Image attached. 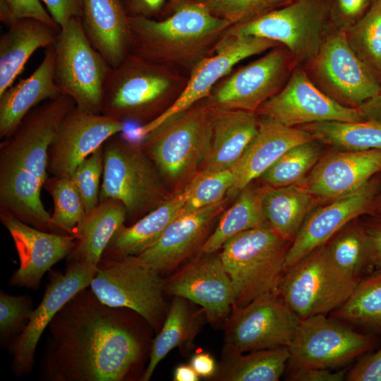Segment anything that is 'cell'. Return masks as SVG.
Instances as JSON below:
<instances>
[{"label":"cell","instance_id":"obj_41","mask_svg":"<svg viewBox=\"0 0 381 381\" xmlns=\"http://www.w3.org/2000/svg\"><path fill=\"white\" fill-rule=\"evenodd\" d=\"M44 188L54 202L51 222L55 233L74 236L76 227L85 214L83 200L70 177L47 178Z\"/></svg>","mask_w":381,"mask_h":381},{"label":"cell","instance_id":"obj_52","mask_svg":"<svg viewBox=\"0 0 381 381\" xmlns=\"http://www.w3.org/2000/svg\"><path fill=\"white\" fill-rule=\"evenodd\" d=\"M369 239L377 270H381V217L361 223Z\"/></svg>","mask_w":381,"mask_h":381},{"label":"cell","instance_id":"obj_10","mask_svg":"<svg viewBox=\"0 0 381 381\" xmlns=\"http://www.w3.org/2000/svg\"><path fill=\"white\" fill-rule=\"evenodd\" d=\"M360 280L339 270L325 244L304 256L282 276L276 292L301 319L339 308Z\"/></svg>","mask_w":381,"mask_h":381},{"label":"cell","instance_id":"obj_37","mask_svg":"<svg viewBox=\"0 0 381 381\" xmlns=\"http://www.w3.org/2000/svg\"><path fill=\"white\" fill-rule=\"evenodd\" d=\"M288 346L250 351L246 355H231L230 363L222 373L229 381H277L290 358Z\"/></svg>","mask_w":381,"mask_h":381},{"label":"cell","instance_id":"obj_27","mask_svg":"<svg viewBox=\"0 0 381 381\" xmlns=\"http://www.w3.org/2000/svg\"><path fill=\"white\" fill-rule=\"evenodd\" d=\"M210 106L212 135L200 170L231 169L255 135L259 119L256 112Z\"/></svg>","mask_w":381,"mask_h":381},{"label":"cell","instance_id":"obj_3","mask_svg":"<svg viewBox=\"0 0 381 381\" xmlns=\"http://www.w3.org/2000/svg\"><path fill=\"white\" fill-rule=\"evenodd\" d=\"M128 24L129 54L165 66L196 64L231 26L193 1L181 6L164 20L128 16Z\"/></svg>","mask_w":381,"mask_h":381},{"label":"cell","instance_id":"obj_33","mask_svg":"<svg viewBox=\"0 0 381 381\" xmlns=\"http://www.w3.org/2000/svg\"><path fill=\"white\" fill-rule=\"evenodd\" d=\"M263 191L264 186L259 188L251 183L243 188L198 253L216 252L226 241L241 232L255 228L270 227L262 208Z\"/></svg>","mask_w":381,"mask_h":381},{"label":"cell","instance_id":"obj_45","mask_svg":"<svg viewBox=\"0 0 381 381\" xmlns=\"http://www.w3.org/2000/svg\"><path fill=\"white\" fill-rule=\"evenodd\" d=\"M32 298L26 295L0 293V338L7 345L19 336L28 325L33 311Z\"/></svg>","mask_w":381,"mask_h":381},{"label":"cell","instance_id":"obj_28","mask_svg":"<svg viewBox=\"0 0 381 381\" xmlns=\"http://www.w3.org/2000/svg\"><path fill=\"white\" fill-rule=\"evenodd\" d=\"M54 44L46 48L40 64L28 78L0 95V138L10 136L39 104L61 95L54 81Z\"/></svg>","mask_w":381,"mask_h":381},{"label":"cell","instance_id":"obj_15","mask_svg":"<svg viewBox=\"0 0 381 381\" xmlns=\"http://www.w3.org/2000/svg\"><path fill=\"white\" fill-rule=\"evenodd\" d=\"M279 45L265 38L224 33L214 46L215 54L203 57L195 64L189 80L175 101L155 119L141 126L138 135L143 138L167 119L207 97L214 85L238 62Z\"/></svg>","mask_w":381,"mask_h":381},{"label":"cell","instance_id":"obj_35","mask_svg":"<svg viewBox=\"0 0 381 381\" xmlns=\"http://www.w3.org/2000/svg\"><path fill=\"white\" fill-rule=\"evenodd\" d=\"M315 140L348 150H381V122L323 121L299 126Z\"/></svg>","mask_w":381,"mask_h":381},{"label":"cell","instance_id":"obj_50","mask_svg":"<svg viewBox=\"0 0 381 381\" xmlns=\"http://www.w3.org/2000/svg\"><path fill=\"white\" fill-rule=\"evenodd\" d=\"M59 28L71 18L80 17L83 0H41Z\"/></svg>","mask_w":381,"mask_h":381},{"label":"cell","instance_id":"obj_32","mask_svg":"<svg viewBox=\"0 0 381 381\" xmlns=\"http://www.w3.org/2000/svg\"><path fill=\"white\" fill-rule=\"evenodd\" d=\"M318 198L302 185L264 186L262 208L269 226L291 243Z\"/></svg>","mask_w":381,"mask_h":381},{"label":"cell","instance_id":"obj_6","mask_svg":"<svg viewBox=\"0 0 381 381\" xmlns=\"http://www.w3.org/2000/svg\"><path fill=\"white\" fill-rule=\"evenodd\" d=\"M211 135V106L196 103L150 131L143 138L140 147L162 178L171 184H178L197 173Z\"/></svg>","mask_w":381,"mask_h":381},{"label":"cell","instance_id":"obj_14","mask_svg":"<svg viewBox=\"0 0 381 381\" xmlns=\"http://www.w3.org/2000/svg\"><path fill=\"white\" fill-rule=\"evenodd\" d=\"M373 344L371 336L353 331L337 320L326 315L310 316L301 319L288 346L289 365L332 370L370 351Z\"/></svg>","mask_w":381,"mask_h":381},{"label":"cell","instance_id":"obj_55","mask_svg":"<svg viewBox=\"0 0 381 381\" xmlns=\"http://www.w3.org/2000/svg\"><path fill=\"white\" fill-rule=\"evenodd\" d=\"M200 376L190 365H180L174 370L175 381H198Z\"/></svg>","mask_w":381,"mask_h":381},{"label":"cell","instance_id":"obj_49","mask_svg":"<svg viewBox=\"0 0 381 381\" xmlns=\"http://www.w3.org/2000/svg\"><path fill=\"white\" fill-rule=\"evenodd\" d=\"M344 371H332L330 369L290 365L287 377L291 381H342L346 378Z\"/></svg>","mask_w":381,"mask_h":381},{"label":"cell","instance_id":"obj_58","mask_svg":"<svg viewBox=\"0 0 381 381\" xmlns=\"http://www.w3.org/2000/svg\"><path fill=\"white\" fill-rule=\"evenodd\" d=\"M378 79H379V81H380V85H381V72L380 73V74L378 75Z\"/></svg>","mask_w":381,"mask_h":381},{"label":"cell","instance_id":"obj_29","mask_svg":"<svg viewBox=\"0 0 381 381\" xmlns=\"http://www.w3.org/2000/svg\"><path fill=\"white\" fill-rule=\"evenodd\" d=\"M0 37V95L11 87L35 51L54 44L60 28L20 18Z\"/></svg>","mask_w":381,"mask_h":381},{"label":"cell","instance_id":"obj_30","mask_svg":"<svg viewBox=\"0 0 381 381\" xmlns=\"http://www.w3.org/2000/svg\"><path fill=\"white\" fill-rule=\"evenodd\" d=\"M187 195L184 188L169 196L131 226L121 225L105 248L102 258L138 255L154 245L181 213Z\"/></svg>","mask_w":381,"mask_h":381},{"label":"cell","instance_id":"obj_24","mask_svg":"<svg viewBox=\"0 0 381 381\" xmlns=\"http://www.w3.org/2000/svg\"><path fill=\"white\" fill-rule=\"evenodd\" d=\"M227 199L194 212L180 214L166 229L160 238L138 256L161 275L176 268L195 251L207 237L216 217Z\"/></svg>","mask_w":381,"mask_h":381},{"label":"cell","instance_id":"obj_12","mask_svg":"<svg viewBox=\"0 0 381 381\" xmlns=\"http://www.w3.org/2000/svg\"><path fill=\"white\" fill-rule=\"evenodd\" d=\"M303 68L322 92L346 107L358 108L381 92L377 75L355 54L344 30L332 28L317 56Z\"/></svg>","mask_w":381,"mask_h":381},{"label":"cell","instance_id":"obj_57","mask_svg":"<svg viewBox=\"0 0 381 381\" xmlns=\"http://www.w3.org/2000/svg\"><path fill=\"white\" fill-rule=\"evenodd\" d=\"M377 210L381 212V193L377 200Z\"/></svg>","mask_w":381,"mask_h":381},{"label":"cell","instance_id":"obj_54","mask_svg":"<svg viewBox=\"0 0 381 381\" xmlns=\"http://www.w3.org/2000/svg\"><path fill=\"white\" fill-rule=\"evenodd\" d=\"M358 108L366 120H375L381 122V92L365 101Z\"/></svg>","mask_w":381,"mask_h":381},{"label":"cell","instance_id":"obj_2","mask_svg":"<svg viewBox=\"0 0 381 381\" xmlns=\"http://www.w3.org/2000/svg\"><path fill=\"white\" fill-rule=\"evenodd\" d=\"M75 105L63 95L39 104L0 145L1 210L45 231L55 233L41 199L48 178L49 149L61 121Z\"/></svg>","mask_w":381,"mask_h":381},{"label":"cell","instance_id":"obj_16","mask_svg":"<svg viewBox=\"0 0 381 381\" xmlns=\"http://www.w3.org/2000/svg\"><path fill=\"white\" fill-rule=\"evenodd\" d=\"M256 113L289 127L323 121L366 120L358 108L344 106L322 92L299 66L294 68L284 87Z\"/></svg>","mask_w":381,"mask_h":381},{"label":"cell","instance_id":"obj_48","mask_svg":"<svg viewBox=\"0 0 381 381\" xmlns=\"http://www.w3.org/2000/svg\"><path fill=\"white\" fill-rule=\"evenodd\" d=\"M8 2L15 21L30 18L59 27L47 8L42 6L41 0H8Z\"/></svg>","mask_w":381,"mask_h":381},{"label":"cell","instance_id":"obj_46","mask_svg":"<svg viewBox=\"0 0 381 381\" xmlns=\"http://www.w3.org/2000/svg\"><path fill=\"white\" fill-rule=\"evenodd\" d=\"M374 0H329L332 28L346 30L368 11Z\"/></svg>","mask_w":381,"mask_h":381},{"label":"cell","instance_id":"obj_31","mask_svg":"<svg viewBox=\"0 0 381 381\" xmlns=\"http://www.w3.org/2000/svg\"><path fill=\"white\" fill-rule=\"evenodd\" d=\"M126 219L124 205L112 199L99 202L93 210L85 212L76 227L75 246L67 257V263L97 267L110 240Z\"/></svg>","mask_w":381,"mask_h":381},{"label":"cell","instance_id":"obj_42","mask_svg":"<svg viewBox=\"0 0 381 381\" xmlns=\"http://www.w3.org/2000/svg\"><path fill=\"white\" fill-rule=\"evenodd\" d=\"M233 181L231 169L200 170L183 188L187 200L180 214L194 212L224 200Z\"/></svg>","mask_w":381,"mask_h":381},{"label":"cell","instance_id":"obj_56","mask_svg":"<svg viewBox=\"0 0 381 381\" xmlns=\"http://www.w3.org/2000/svg\"><path fill=\"white\" fill-rule=\"evenodd\" d=\"M188 1H190V0H169V4L171 8H174L176 10Z\"/></svg>","mask_w":381,"mask_h":381},{"label":"cell","instance_id":"obj_26","mask_svg":"<svg viewBox=\"0 0 381 381\" xmlns=\"http://www.w3.org/2000/svg\"><path fill=\"white\" fill-rule=\"evenodd\" d=\"M80 20L88 40L111 68L130 53L128 16L120 0H83Z\"/></svg>","mask_w":381,"mask_h":381},{"label":"cell","instance_id":"obj_5","mask_svg":"<svg viewBox=\"0 0 381 381\" xmlns=\"http://www.w3.org/2000/svg\"><path fill=\"white\" fill-rule=\"evenodd\" d=\"M103 150L99 202L120 201L127 217L139 219L169 197L160 172L140 145L115 135Z\"/></svg>","mask_w":381,"mask_h":381},{"label":"cell","instance_id":"obj_11","mask_svg":"<svg viewBox=\"0 0 381 381\" xmlns=\"http://www.w3.org/2000/svg\"><path fill=\"white\" fill-rule=\"evenodd\" d=\"M54 47V81L61 94L85 111L102 114L104 85L111 67L88 40L79 17L60 28Z\"/></svg>","mask_w":381,"mask_h":381},{"label":"cell","instance_id":"obj_17","mask_svg":"<svg viewBox=\"0 0 381 381\" xmlns=\"http://www.w3.org/2000/svg\"><path fill=\"white\" fill-rule=\"evenodd\" d=\"M296 66L289 50L283 45L276 47L234 73L208 102L223 109L256 112L284 87Z\"/></svg>","mask_w":381,"mask_h":381},{"label":"cell","instance_id":"obj_53","mask_svg":"<svg viewBox=\"0 0 381 381\" xmlns=\"http://www.w3.org/2000/svg\"><path fill=\"white\" fill-rule=\"evenodd\" d=\"M200 377H210L214 375L216 365L214 358L207 353L195 354L190 364Z\"/></svg>","mask_w":381,"mask_h":381},{"label":"cell","instance_id":"obj_22","mask_svg":"<svg viewBox=\"0 0 381 381\" xmlns=\"http://www.w3.org/2000/svg\"><path fill=\"white\" fill-rule=\"evenodd\" d=\"M376 188L375 183L369 180L353 191L313 209L286 252L284 274L309 253L325 244L346 224L368 212Z\"/></svg>","mask_w":381,"mask_h":381},{"label":"cell","instance_id":"obj_40","mask_svg":"<svg viewBox=\"0 0 381 381\" xmlns=\"http://www.w3.org/2000/svg\"><path fill=\"white\" fill-rule=\"evenodd\" d=\"M355 54L377 76L381 72V0H374L365 13L346 30Z\"/></svg>","mask_w":381,"mask_h":381},{"label":"cell","instance_id":"obj_39","mask_svg":"<svg viewBox=\"0 0 381 381\" xmlns=\"http://www.w3.org/2000/svg\"><path fill=\"white\" fill-rule=\"evenodd\" d=\"M320 155L316 140L298 145L283 154L258 179L267 186L284 187L300 184L307 177Z\"/></svg>","mask_w":381,"mask_h":381},{"label":"cell","instance_id":"obj_13","mask_svg":"<svg viewBox=\"0 0 381 381\" xmlns=\"http://www.w3.org/2000/svg\"><path fill=\"white\" fill-rule=\"evenodd\" d=\"M233 310L226 337L230 355L289 346L301 320L276 291Z\"/></svg>","mask_w":381,"mask_h":381},{"label":"cell","instance_id":"obj_21","mask_svg":"<svg viewBox=\"0 0 381 381\" xmlns=\"http://www.w3.org/2000/svg\"><path fill=\"white\" fill-rule=\"evenodd\" d=\"M199 254L164 279V292L200 306L210 321L218 322L233 309L232 284L219 254Z\"/></svg>","mask_w":381,"mask_h":381},{"label":"cell","instance_id":"obj_7","mask_svg":"<svg viewBox=\"0 0 381 381\" xmlns=\"http://www.w3.org/2000/svg\"><path fill=\"white\" fill-rule=\"evenodd\" d=\"M89 287L103 303L132 310L154 329L164 321V279L138 255L101 258Z\"/></svg>","mask_w":381,"mask_h":381},{"label":"cell","instance_id":"obj_19","mask_svg":"<svg viewBox=\"0 0 381 381\" xmlns=\"http://www.w3.org/2000/svg\"><path fill=\"white\" fill-rule=\"evenodd\" d=\"M125 122L74 106L66 114L50 144L48 171L68 176L111 137L125 130Z\"/></svg>","mask_w":381,"mask_h":381},{"label":"cell","instance_id":"obj_20","mask_svg":"<svg viewBox=\"0 0 381 381\" xmlns=\"http://www.w3.org/2000/svg\"><path fill=\"white\" fill-rule=\"evenodd\" d=\"M0 219L13 241L20 261L11 277V286L38 289L44 274L75 246V236L38 229L6 210H0Z\"/></svg>","mask_w":381,"mask_h":381},{"label":"cell","instance_id":"obj_4","mask_svg":"<svg viewBox=\"0 0 381 381\" xmlns=\"http://www.w3.org/2000/svg\"><path fill=\"white\" fill-rule=\"evenodd\" d=\"M291 244L270 227L241 232L224 243L219 257L232 284L233 309L276 291Z\"/></svg>","mask_w":381,"mask_h":381},{"label":"cell","instance_id":"obj_8","mask_svg":"<svg viewBox=\"0 0 381 381\" xmlns=\"http://www.w3.org/2000/svg\"><path fill=\"white\" fill-rule=\"evenodd\" d=\"M329 0H296L250 21L232 25L225 33L265 38L284 46L296 66L317 56L332 30Z\"/></svg>","mask_w":381,"mask_h":381},{"label":"cell","instance_id":"obj_47","mask_svg":"<svg viewBox=\"0 0 381 381\" xmlns=\"http://www.w3.org/2000/svg\"><path fill=\"white\" fill-rule=\"evenodd\" d=\"M348 381H381V348L361 358L346 374Z\"/></svg>","mask_w":381,"mask_h":381},{"label":"cell","instance_id":"obj_44","mask_svg":"<svg viewBox=\"0 0 381 381\" xmlns=\"http://www.w3.org/2000/svg\"><path fill=\"white\" fill-rule=\"evenodd\" d=\"M103 170L104 150L102 146L85 159L70 176L83 200L85 212L93 210L99 202Z\"/></svg>","mask_w":381,"mask_h":381},{"label":"cell","instance_id":"obj_18","mask_svg":"<svg viewBox=\"0 0 381 381\" xmlns=\"http://www.w3.org/2000/svg\"><path fill=\"white\" fill-rule=\"evenodd\" d=\"M97 267L67 263L65 273L52 272L44 296L33 310L23 332L7 346L12 355L11 368L17 377L30 374L42 334L56 313L79 291L88 287Z\"/></svg>","mask_w":381,"mask_h":381},{"label":"cell","instance_id":"obj_36","mask_svg":"<svg viewBox=\"0 0 381 381\" xmlns=\"http://www.w3.org/2000/svg\"><path fill=\"white\" fill-rule=\"evenodd\" d=\"M332 318L381 332V270L362 278Z\"/></svg>","mask_w":381,"mask_h":381},{"label":"cell","instance_id":"obj_23","mask_svg":"<svg viewBox=\"0 0 381 381\" xmlns=\"http://www.w3.org/2000/svg\"><path fill=\"white\" fill-rule=\"evenodd\" d=\"M381 171V150H348L319 159L300 183L323 200H334L357 189Z\"/></svg>","mask_w":381,"mask_h":381},{"label":"cell","instance_id":"obj_1","mask_svg":"<svg viewBox=\"0 0 381 381\" xmlns=\"http://www.w3.org/2000/svg\"><path fill=\"white\" fill-rule=\"evenodd\" d=\"M88 287L47 327L40 366L44 380L123 381L143 354L142 336L130 317L133 310L103 303Z\"/></svg>","mask_w":381,"mask_h":381},{"label":"cell","instance_id":"obj_38","mask_svg":"<svg viewBox=\"0 0 381 381\" xmlns=\"http://www.w3.org/2000/svg\"><path fill=\"white\" fill-rule=\"evenodd\" d=\"M193 331V319L184 298L175 296L162 324L153 340L148 364L140 380L147 381L159 363L168 353L189 339Z\"/></svg>","mask_w":381,"mask_h":381},{"label":"cell","instance_id":"obj_51","mask_svg":"<svg viewBox=\"0 0 381 381\" xmlns=\"http://www.w3.org/2000/svg\"><path fill=\"white\" fill-rule=\"evenodd\" d=\"M166 0H120L129 17H146L157 13Z\"/></svg>","mask_w":381,"mask_h":381},{"label":"cell","instance_id":"obj_43","mask_svg":"<svg viewBox=\"0 0 381 381\" xmlns=\"http://www.w3.org/2000/svg\"><path fill=\"white\" fill-rule=\"evenodd\" d=\"M296 0H190L205 6L232 25L243 23Z\"/></svg>","mask_w":381,"mask_h":381},{"label":"cell","instance_id":"obj_25","mask_svg":"<svg viewBox=\"0 0 381 381\" xmlns=\"http://www.w3.org/2000/svg\"><path fill=\"white\" fill-rule=\"evenodd\" d=\"M313 140L310 133L299 126H286L273 119L262 116L255 135L231 169L234 181L227 195L238 194L286 151Z\"/></svg>","mask_w":381,"mask_h":381},{"label":"cell","instance_id":"obj_9","mask_svg":"<svg viewBox=\"0 0 381 381\" xmlns=\"http://www.w3.org/2000/svg\"><path fill=\"white\" fill-rule=\"evenodd\" d=\"M171 87L168 66L129 54L107 74L102 114L123 122L145 121V124L161 114Z\"/></svg>","mask_w":381,"mask_h":381},{"label":"cell","instance_id":"obj_34","mask_svg":"<svg viewBox=\"0 0 381 381\" xmlns=\"http://www.w3.org/2000/svg\"><path fill=\"white\" fill-rule=\"evenodd\" d=\"M331 260L347 275L361 280L377 270L368 236L361 223L351 221L325 244Z\"/></svg>","mask_w":381,"mask_h":381}]
</instances>
